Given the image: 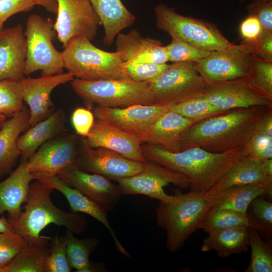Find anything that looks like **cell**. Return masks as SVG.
<instances>
[{
  "label": "cell",
  "mask_w": 272,
  "mask_h": 272,
  "mask_svg": "<svg viewBox=\"0 0 272 272\" xmlns=\"http://www.w3.org/2000/svg\"><path fill=\"white\" fill-rule=\"evenodd\" d=\"M49 251L48 242L28 243L0 272H44Z\"/></svg>",
  "instance_id": "31"
},
{
  "label": "cell",
  "mask_w": 272,
  "mask_h": 272,
  "mask_svg": "<svg viewBox=\"0 0 272 272\" xmlns=\"http://www.w3.org/2000/svg\"><path fill=\"white\" fill-rule=\"evenodd\" d=\"M29 116V109L25 107L3 123L0 128V176L10 170L20 157L17 140L30 127Z\"/></svg>",
  "instance_id": "25"
},
{
  "label": "cell",
  "mask_w": 272,
  "mask_h": 272,
  "mask_svg": "<svg viewBox=\"0 0 272 272\" xmlns=\"http://www.w3.org/2000/svg\"><path fill=\"white\" fill-rule=\"evenodd\" d=\"M157 27L177 39L211 51L223 49L232 43L213 24L177 13L163 4L154 8Z\"/></svg>",
  "instance_id": "7"
},
{
  "label": "cell",
  "mask_w": 272,
  "mask_h": 272,
  "mask_svg": "<svg viewBox=\"0 0 272 272\" xmlns=\"http://www.w3.org/2000/svg\"><path fill=\"white\" fill-rule=\"evenodd\" d=\"M116 37V51L125 62L165 63L169 61L166 48L160 41L144 37L137 30L119 33Z\"/></svg>",
  "instance_id": "22"
},
{
  "label": "cell",
  "mask_w": 272,
  "mask_h": 272,
  "mask_svg": "<svg viewBox=\"0 0 272 272\" xmlns=\"http://www.w3.org/2000/svg\"><path fill=\"white\" fill-rule=\"evenodd\" d=\"M196 121L169 110L154 124L146 143L160 146L171 152H181L182 133Z\"/></svg>",
  "instance_id": "26"
},
{
  "label": "cell",
  "mask_w": 272,
  "mask_h": 272,
  "mask_svg": "<svg viewBox=\"0 0 272 272\" xmlns=\"http://www.w3.org/2000/svg\"><path fill=\"white\" fill-rule=\"evenodd\" d=\"M57 12L54 29L64 48L73 38L82 37L92 41L100 20L89 0H57Z\"/></svg>",
  "instance_id": "12"
},
{
  "label": "cell",
  "mask_w": 272,
  "mask_h": 272,
  "mask_svg": "<svg viewBox=\"0 0 272 272\" xmlns=\"http://www.w3.org/2000/svg\"><path fill=\"white\" fill-rule=\"evenodd\" d=\"M78 135L67 133L47 141L27 161L29 171L57 174L75 162L78 154Z\"/></svg>",
  "instance_id": "17"
},
{
  "label": "cell",
  "mask_w": 272,
  "mask_h": 272,
  "mask_svg": "<svg viewBox=\"0 0 272 272\" xmlns=\"http://www.w3.org/2000/svg\"><path fill=\"white\" fill-rule=\"evenodd\" d=\"M261 167L265 175L272 179V159H266L262 162Z\"/></svg>",
  "instance_id": "51"
},
{
  "label": "cell",
  "mask_w": 272,
  "mask_h": 272,
  "mask_svg": "<svg viewBox=\"0 0 272 272\" xmlns=\"http://www.w3.org/2000/svg\"><path fill=\"white\" fill-rule=\"evenodd\" d=\"M236 1H238V2H244V1H245L246 0H235ZM263 1H272V0H263Z\"/></svg>",
  "instance_id": "54"
},
{
  "label": "cell",
  "mask_w": 272,
  "mask_h": 272,
  "mask_svg": "<svg viewBox=\"0 0 272 272\" xmlns=\"http://www.w3.org/2000/svg\"><path fill=\"white\" fill-rule=\"evenodd\" d=\"M245 80L250 89L272 101V61L252 55L249 73Z\"/></svg>",
  "instance_id": "33"
},
{
  "label": "cell",
  "mask_w": 272,
  "mask_h": 272,
  "mask_svg": "<svg viewBox=\"0 0 272 272\" xmlns=\"http://www.w3.org/2000/svg\"><path fill=\"white\" fill-rule=\"evenodd\" d=\"M57 175L70 186L91 199L106 213L112 211L122 195L120 187L106 177L82 170L74 164Z\"/></svg>",
  "instance_id": "15"
},
{
  "label": "cell",
  "mask_w": 272,
  "mask_h": 272,
  "mask_svg": "<svg viewBox=\"0 0 272 272\" xmlns=\"http://www.w3.org/2000/svg\"><path fill=\"white\" fill-rule=\"evenodd\" d=\"M169 110L197 121L226 112L215 107L203 96L172 105Z\"/></svg>",
  "instance_id": "37"
},
{
  "label": "cell",
  "mask_w": 272,
  "mask_h": 272,
  "mask_svg": "<svg viewBox=\"0 0 272 272\" xmlns=\"http://www.w3.org/2000/svg\"><path fill=\"white\" fill-rule=\"evenodd\" d=\"M13 229L8 219L4 216L0 218V232H12Z\"/></svg>",
  "instance_id": "52"
},
{
  "label": "cell",
  "mask_w": 272,
  "mask_h": 272,
  "mask_svg": "<svg viewBox=\"0 0 272 272\" xmlns=\"http://www.w3.org/2000/svg\"><path fill=\"white\" fill-rule=\"evenodd\" d=\"M249 227L246 214L226 209L211 208L199 225L207 233L211 231L233 227Z\"/></svg>",
  "instance_id": "34"
},
{
  "label": "cell",
  "mask_w": 272,
  "mask_h": 272,
  "mask_svg": "<svg viewBox=\"0 0 272 272\" xmlns=\"http://www.w3.org/2000/svg\"><path fill=\"white\" fill-rule=\"evenodd\" d=\"M93 112L88 108L78 107L72 113L71 121L76 133L86 138L95 121Z\"/></svg>",
  "instance_id": "45"
},
{
  "label": "cell",
  "mask_w": 272,
  "mask_h": 272,
  "mask_svg": "<svg viewBox=\"0 0 272 272\" xmlns=\"http://www.w3.org/2000/svg\"><path fill=\"white\" fill-rule=\"evenodd\" d=\"M35 6L33 0H0V30L12 16L30 11Z\"/></svg>",
  "instance_id": "46"
},
{
  "label": "cell",
  "mask_w": 272,
  "mask_h": 272,
  "mask_svg": "<svg viewBox=\"0 0 272 272\" xmlns=\"http://www.w3.org/2000/svg\"><path fill=\"white\" fill-rule=\"evenodd\" d=\"M240 32L243 41L252 43L260 37L262 27L256 17L248 15L240 24Z\"/></svg>",
  "instance_id": "47"
},
{
  "label": "cell",
  "mask_w": 272,
  "mask_h": 272,
  "mask_svg": "<svg viewBox=\"0 0 272 272\" xmlns=\"http://www.w3.org/2000/svg\"><path fill=\"white\" fill-rule=\"evenodd\" d=\"M270 108H236L197 121L182 133L181 151L199 147L211 152L223 153L244 146L259 119Z\"/></svg>",
  "instance_id": "1"
},
{
  "label": "cell",
  "mask_w": 272,
  "mask_h": 272,
  "mask_svg": "<svg viewBox=\"0 0 272 272\" xmlns=\"http://www.w3.org/2000/svg\"><path fill=\"white\" fill-rule=\"evenodd\" d=\"M62 54L64 69L77 79L98 81L129 78L118 52L100 49L85 38L71 39Z\"/></svg>",
  "instance_id": "5"
},
{
  "label": "cell",
  "mask_w": 272,
  "mask_h": 272,
  "mask_svg": "<svg viewBox=\"0 0 272 272\" xmlns=\"http://www.w3.org/2000/svg\"><path fill=\"white\" fill-rule=\"evenodd\" d=\"M35 6L39 5L43 7L49 12L56 14L57 12V0H33Z\"/></svg>",
  "instance_id": "50"
},
{
  "label": "cell",
  "mask_w": 272,
  "mask_h": 272,
  "mask_svg": "<svg viewBox=\"0 0 272 272\" xmlns=\"http://www.w3.org/2000/svg\"><path fill=\"white\" fill-rule=\"evenodd\" d=\"M81 144L74 165L82 170L117 181L137 174L143 169V163L130 160L107 149L90 147L84 137L82 138Z\"/></svg>",
  "instance_id": "14"
},
{
  "label": "cell",
  "mask_w": 272,
  "mask_h": 272,
  "mask_svg": "<svg viewBox=\"0 0 272 272\" xmlns=\"http://www.w3.org/2000/svg\"><path fill=\"white\" fill-rule=\"evenodd\" d=\"M249 44L252 47V55L272 61V35H261L255 42Z\"/></svg>",
  "instance_id": "48"
},
{
  "label": "cell",
  "mask_w": 272,
  "mask_h": 272,
  "mask_svg": "<svg viewBox=\"0 0 272 272\" xmlns=\"http://www.w3.org/2000/svg\"><path fill=\"white\" fill-rule=\"evenodd\" d=\"M252 55L250 44L244 41L231 44L223 49L212 51L195 62L199 75L207 84L245 79L249 73Z\"/></svg>",
  "instance_id": "10"
},
{
  "label": "cell",
  "mask_w": 272,
  "mask_h": 272,
  "mask_svg": "<svg viewBox=\"0 0 272 272\" xmlns=\"http://www.w3.org/2000/svg\"><path fill=\"white\" fill-rule=\"evenodd\" d=\"M171 106L158 104L133 105L124 108L96 106V119L108 121L124 132L146 143L154 124Z\"/></svg>",
  "instance_id": "13"
},
{
  "label": "cell",
  "mask_w": 272,
  "mask_h": 272,
  "mask_svg": "<svg viewBox=\"0 0 272 272\" xmlns=\"http://www.w3.org/2000/svg\"><path fill=\"white\" fill-rule=\"evenodd\" d=\"M98 16L104 31L103 43L111 45L123 29L131 26L136 20L121 0H89Z\"/></svg>",
  "instance_id": "27"
},
{
  "label": "cell",
  "mask_w": 272,
  "mask_h": 272,
  "mask_svg": "<svg viewBox=\"0 0 272 272\" xmlns=\"http://www.w3.org/2000/svg\"><path fill=\"white\" fill-rule=\"evenodd\" d=\"M24 108L18 81H0V114L10 118Z\"/></svg>",
  "instance_id": "38"
},
{
  "label": "cell",
  "mask_w": 272,
  "mask_h": 272,
  "mask_svg": "<svg viewBox=\"0 0 272 272\" xmlns=\"http://www.w3.org/2000/svg\"><path fill=\"white\" fill-rule=\"evenodd\" d=\"M53 189L41 181L30 184L24 210L16 219H8L14 232L22 236L28 243L47 242L41 232L50 224L63 226L74 234H81L87 229L88 222L81 214L66 212L52 202L50 195Z\"/></svg>",
  "instance_id": "3"
},
{
  "label": "cell",
  "mask_w": 272,
  "mask_h": 272,
  "mask_svg": "<svg viewBox=\"0 0 272 272\" xmlns=\"http://www.w3.org/2000/svg\"><path fill=\"white\" fill-rule=\"evenodd\" d=\"M272 183L263 171L261 162L244 156L231 166L208 192L218 193L231 187L258 182Z\"/></svg>",
  "instance_id": "29"
},
{
  "label": "cell",
  "mask_w": 272,
  "mask_h": 272,
  "mask_svg": "<svg viewBox=\"0 0 272 272\" xmlns=\"http://www.w3.org/2000/svg\"><path fill=\"white\" fill-rule=\"evenodd\" d=\"M28 244L14 232H0V268L8 264Z\"/></svg>",
  "instance_id": "42"
},
{
  "label": "cell",
  "mask_w": 272,
  "mask_h": 272,
  "mask_svg": "<svg viewBox=\"0 0 272 272\" xmlns=\"http://www.w3.org/2000/svg\"><path fill=\"white\" fill-rule=\"evenodd\" d=\"M212 194H217L218 198L211 208L229 210L246 214L249 205L254 198L264 195L271 196L272 183L261 182L235 186Z\"/></svg>",
  "instance_id": "30"
},
{
  "label": "cell",
  "mask_w": 272,
  "mask_h": 272,
  "mask_svg": "<svg viewBox=\"0 0 272 272\" xmlns=\"http://www.w3.org/2000/svg\"><path fill=\"white\" fill-rule=\"evenodd\" d=\"M169 61L172 62H196L208 56L212 51L196 47L184 41L172 39L165 46Z\"/></svg>",
  "instance_id": "39"
},
{
  "label": "cell",
  "mask_w": 272,
  "mask_h": 272,
  "mask_svg": "<svg viewBox=\"0 0 272 272\" xmlns=\"http://www.w3.org/2000/svg\"><path fill=\"white\" fill-rule=\"evenodd\" d=\"M85 138L91 148L107 149L141 163L147 161L141 149L142 143L139 139L106 120L96 119Z\"/></svg>",
  "instance_id": "19"
},
{
  "label": "cell",
  "mask_w": 272,
  "mask_h": 272,
  "mask_svg": "<svg viewBox=\"0 0 272 272\" xmlns=\"http://www.w3.org/2000/svg\"><path fill=\"white\" fill-rule=\"evenodd\" d=\"M244 150L246 156L260 162L272 159V136L254 131L244 145Z\"/></svg>",
  "instance_id": "43"
},
{
  "label": "cell",
  "mask_w": 272,
  "mask_h": 272,
  "mask_svg": "<svg viewBox=\"0 0 272 272\" xmlns=\"http://www.w3.org/2000/svg\"><path fill=\"white\" fill-rule=\"evenodd\" d=\"M146 159L185 175L190 180V191L205 193L210 190L234 164L245 156L244 146L215 153L199 147L179 152H169L159 145L142 144Z\"/></svg>",
  "instance_id": "2"
},
{
  "label": "cell",
  "mask_w": 272,
  "mask_h": 272,
  "mask_svg": "<svg viewBox=\"0 0 272 272\" xmlns=\"http://www.w3.org/2000/svg\"><path fill=\"white\" fill-rule=\"evenodd\" d=\"M263 196H258L251 201L246 215L249 228L255 229L270 239L272 234V203Z\"/></svg>",
  "instance_id": "36"
},
{
  "label": "cell",
  "mask_w": 272,
  "mask_h": 272,
  "mask_svg": "<svg viewBox=\"0 0 272 272\" xmlns=\"http://www.w3.org/2000/svg\"><path fill=\"white\" fill-rule=\"evenodd\" d=\"M143 165L140 173L117 181L122 194H143L167 203L173 201L176 195L167 194L165 187L170 184L181 188L190 187L189 179L182 173L149 160Z\"/></svg>",
  "instance_id": "11"
},
{
  "label": "cell",
  "mask_w": 272,
  "mask_h": 272,
  "mask_svg": "<svg viewBox=\"0 0 272 272\" xmlns=\"http://www.w3.org/2000/svg\"><path fill=\"white\" fill-rule=\"evenodd\" d=\"M74 79L67 72L37 78H24L18 81L23 100L29 106L30 126L45 119L54 111L50 98L52 91Z\"/></svg>",
  "instance_id": "16"
},
{
  "label": "cell",
  "mask_w": 272,
  "mask_h": 272,
  "mask_svg": "<svg viewBox=\"0 0 272 272\" xmlns=\"http://www.w3.org/2000/svg\"><path fill=\"white\" fill-rule=\"evenodd\" d=\"M168 65L167 63H123V68L129 78L137 82L146 83L156 80Z\"/></svg>",
  "instance_id": "41"
},
{
  "label": "cell",
  "mask_w": 272,
  "mask_h": 272,
  "mask_svg": "<svg viewBox=\"0 0 272 272\" xmlns=\"http://www.w3.org/2000/svg\"><path fill=\"white\" fill-rule=\"evenodd\" d=\"M249 227L240 226L211 231L203 240L201 250H214L222 258L246 252L249 247Z\"/></svg>",
  "instance_id": "28"
},
{
  "label": "cell",
  "mask_w": 272,
  "mask_h": 272,
  "mask_svg": "<svg viewBox=\"0 0 272 272\" xmlns=\"http://www.w3.org/2000/svg\"><path fill=\"white\" fill-rule=\"evenodd\" d=\"M26 41L21 24L0 30V81L25 78Z\"/></svg>",
  "instance_id": "20"
},
{
  "label": "cell",
  "mask_w": 272,
  "mask_h": 272,
  "mask_svg": "<svg viewBox=\"0 0 272 272\" xmlns=\"http://www.w3.org/2000/svg\"><path fill=\"white\" fill-rule=\"evenodd\" d=\"M147 83L155 104L168 106L203 96L207 87L195 62H173L156 80Z\"/></svg>",
  "instance_id": "9"
},
{
  "label": "cell",
  "mask_w": 272,
  "mask_h": 272,
  "mask_svg": "<svg viewBox=\"0 0 272 272\" xmlns=\"http://www.w3.org/2000/svg\"><path fill=\"white\" fill-rule=\"evenodd\" d=\"M54 23L51 19L37 14L28 18L24 32L27 50L25 75L38 71L41 72V76L63 73L62 52L52 43L56 34Z\"/></svg>",
  "instance_id": "8"
},
{
  "label": "cell",
  "mask_w": 272,
  "mask_h": 272,
  "mask_svg": "<svg viewBox=\"0 0 272 272\" xmlns=\"http://www.w3.org/2000/svg\"><path fill=\"white\" fill-rule=\"evenodd\" d=\"M7 119V117L3 115L0 114V121H4Z\"/></svg>",
  "instance_id": "53"
},
{
  "label": "cell",
  "mask_w": 272,
  "mask_h": 272,
  "mask_svg": "<svg viewBox=\"0 0 272 272\" xmlns=\"http://www.w3.org/2000/svg\"><path fill=\"white\" fill-rule=\"evenodd\" d=\"M249 246L251 250V259L246 272H271V247L263 241L258 231L249 229Z\"/></svg>",
  "instance_id": "35"
},
{
  "label": "cell",
  "mask_w": 272,
  "mask_h": 272,
  "mask_svg": "<svg viewBox=\"0 0 272 272\" xmlns=\"http://www.w3.org/2000/svg\"><path fill=\"white\" fill-rule=\"evenodd\" d=\"M5 121V120H4ZM4 121H0V128H1L3 123Z\"/></svg>",
  "instance_id": "55"
},
{
  "label": "cell",
  "mask_w": 272,
  "mask_h": 272,
  "mask_svg": "<svg viewBox=\"0 0 272 272\" xmlns=\"http://www.w3.org/2000/svg\"><path fill=\"white\" fill-rule=\"evenodd\" d=\"M203 96L213 106L224 111L253 106L272 107V101L250 89L245 79L207 85Z\"/></svg>",
  "instance_id": "18"
},
{
  "label": "cell",
  "mask_w": 272,
  "mask_h": 272,
  "mask_svg": "<svg viewBox=\"0 0 272 272\" xmlns=\"http://www.w3.org/2000/svg\"><path fill=\"white\" fill-rule=\"evenodd\" d=\"M34 179L61 192L67 199L71 212L83 213L92 217L102 223L109 232L114 241L116 249L121 253L126 249L118 240L107 218V214L100 207L84 195L77 189L70 186L57 174L42 173L33 174Z\"/></svg>",
  "instance_id": "21"
},
{
  "label": "cell",
  "mask_w": 272,
  "mask_h": 272,
  "mask_svg": "<svg viewBox=\"0 0 272 272\" xmlns=\"http://www.w3.org/2000/svg\"><path fill=\"white\" fill-rule=\"evenodd\" d=\"M64 237L67 258L71 267L79 272L95 271V266L90 262L89 256L97 247L98 239L95 237L78 239L69 231H66Z\"/></svg>",
  "instance_id": "32"
},
{
  "label": "cell",
  "mask_w": 272,
  "mask_h": 272,
  "mask_svg": "<svg viewBox=\"0 0 272 272\" xmlns=\"http://www.w3.org/2000/svg\"><path fill=\"white\" fill-rule=\"evenodd\" d=\"M248 15L259 20L263 35H272V1L252 0L246 7Z\"/></svg>",
  "instance_id": "44"
},
{
  "label": "cell",
  "mask_w": 272,
  "mask_h": 272,
  "mask_svg": "<svg viewBox=\"0 0 272 272\" xmlns=\"http://www.w3.org/2000/svg\"><path fill=\"white\" fill-rule=\"evenodd\" d=\"M170 203H160L156 209L158 226L166 233V247L176 252L196 230L205 216L216 202L218 195L208 191L187 193L177 192Z\"/></svg>",
  "instance_id": "4"
},
{
  "label": "cell",
  "mask_w": 272,
  "mask_h": 272,
  "mask_svg": "<svg viewBox=\"0 0 272 272\" xmlns=\"http://www.w3.org/2000/svg\"><path fill=\"white\" fill-rule=\"evenodd\" d=\"M71 83L74 92L87 107L94 104L112 108L155 104L148 83L137 82L130 78L98 81H84L76 78Z\"/></svg>",
  "instance_id": "6"
},
{
  "label": "cell",
  "mask_w": 272,
  "mask_h": 272,
  "mask_svg": "<svg viewBox=\"0 0 272 272\" xmlns=\"http://www.w3.org/2000/svg\"><path fill=\"white\" fill-rule=\"evenodd\" d=\"M34 175L28 170L27 161H21L6 179L0 182V214L7 212L8 219H16L22 213Z\"/></svg>",
  "instance_id": "23"
},
{
  "label": "cell",
  "mask_w": 272,
  "mask_h": 272,
  "mask_svg": "<svg viewBox=\"0 0 272 272\" xmlns=\"http://www.w3.org/2000/svg\"><path fill=\"white\" fill-rule=\"evenodd\" d=\"M64 235H56L52 240L45 263L44 272H70Z\"/></svg>",
  "instance_id": "40"
},
{
  "label": "cell",
  "mask_w": 272,
  "mask_h": 272,
  "mask_svg": "<svg viewBox=\"0 0 272 272\" xmlns=\"http://www.w3.org/2000/svg\"><path fill=\"white\" fill-rule=\"evenodd\" d=\"M65 123V113L59 108L45 119L30 126L17 140L21 161H27L41 146L63 132Z\"/></svg>",
  "instance_id": "24"
},
{
  "label": "cell",
  "mask_w": 272,
  "mask_h": 272,
  "mask_svg": "<svg viewBox=\"0 0 272 272\" xmlns=\"http://www.w3.org/2000/svg\"><path fill=\"white\" fill-rule=\"evenodd\" d=\"M272 108L268 109L259 119L254 131L272 136Z\"/></svg>",
  "instance_id": "49"
}]
</instances>
